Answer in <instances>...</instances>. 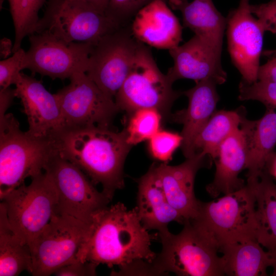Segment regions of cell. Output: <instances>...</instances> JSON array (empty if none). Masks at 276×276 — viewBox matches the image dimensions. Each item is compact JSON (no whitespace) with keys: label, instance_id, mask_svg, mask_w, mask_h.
I'll return each mask as SVG.
<instances>
[{"label":"cell","instance_id":"1","mask_svg":"<svg viewBox=\"0 0 276 276\" xmlns=\"http://www.w3.org/2000/svg\"><path fill=\"white\" fill-rule=\"evenodd\" d=\"M158 237L144 227L135 208L129 210L118 202L94 215L77 260L119 270L139 261L151 263L157 256L151 243Z\"/></svg>","mask_w":276,"mask_h":276},{"label":"cell","instance_id":"2","mask_svg":"<svg viewBox=\"0 0 276 276\" xmlns=\"http://www.w3.org/2000/svg\"><path fill=\"white\" fill-rule=\"evenodd\" d=\"M56 149L62 157L81 170L94 185L112 200L116 190L124 187L123 167L132 146L123 129L89 126L64 128L54 137Z\"/></svg>","mask_w":276,"mask_h":276},{"label":"cell","instance_id":"3","mask_svg":"<svg viewBox=\"0 0 276 276\" xmlns=\"http://www.w3.org/2000/svg\"><path fill=\"white\" fill-rule=\"evenodd\" d=\"M180 233L158 234L162 248L152 262L157 275L169 272L181 276L224 275L219 246L215 239L191 220Z\"/></svg>","mask_w":276,"mask_h":276},{"label":"cell","instance_id":"4","mask_svg":"<svg viewBox=\"0 0 276 276\" xmlns=\"http://www.w3.org/2000/svg\"><path fill=\"white\" fill-rule=\"evenodd\" d=\"M57 152L54 138L39 137L21 130L12 113L0 117V198L44 172Z\"/></svg>","mask_w":276,"mask_h":276},{"label":"cell","instance_id":"5","mask_svg":"<svg viewBox=\"0 0 276 276\" xmlns=\"http://www.w3.org/2000/svg\"><path fill=\"white\" fill-rule=\"evenodd\" d=\"M173 82L158 68L151 51L141 42L133 66L118 91L114 102L119 110L128 114L141 108H154L163 116L182 92L175 90Z\"/></svg>","mask_w":276,"mask_h":276},{"label":"cell","instance_id":"6","mask_svg":"<svg viewBox=\"0 0 276 276\" xmlns=\"http://www.w3.org/2000/svg\"><path fill=\"white\" fill-rule=\"evenodd\" d=\"M219 244L256 238L255 197L248 183L216 200L200 201L197 215L190 220Z\"/></svg>","mask_w":276,"mask_h":276},{"label":"cell","instance_id":"7","mask_svg":"<svg viewBox=\"0 0 276 276\" xmlns=\"http://www.w3.org/2000/svg\"><path fill=\"white\" fill-rule=\"evenodd\" d=\"M1 198L9 221L17 236L30 246L55 214L56 189L45 172L31 178Z\"/></svg>","mask_w":276,"mask_h":276},{"label":"cell","instance_id":"8","mask_svg":"<svg viewBox=\"0 0 276 276\" xmlns=\"http://www.w3.org/2000/svg\"><path fill=\"white\" fill-rule=\"evenodd\" d=\"M122 27L81 0H48L34 32L47 33L67 42L93 44Z\"/></svg>","mask_w":276,"mask_h":276},{"label":"cell","instance_id":"9","mask_svg":"<svg viewBox=\"0 0 276 276\" xmlns=\"http://www.w3.org/2000/svg\"><path fill=\"white\" fill-rule=\"evenodd\" d=\"M140 43L129 25L118 28L92 44L85 73L113 100L130 72Z\"/></svg>","mask_w":276,"mask_h":276},{"label":"cell","instance_id":"10","mask_svg":"<svg viewBox=\"0 0 276 276\" xmlns=\"http://www.w3.org/2000/svg\"><path fill=\"white\" fill-rule=\"evenodd\" d=\"M90 223L54 214L30 246L32 259L31 274L49 276L77 261V255L85 241Z\"/></svg>","mask_w":276,"mask_h":276},{"label":"cell","instance_id":"11","mask_svg":"<svg viewBox=\"0 0 276 276\" xmlns=\"http://www.w3.org/2000/svg\"><path fill=\"white\" fill-rule=\"evenodd\" d=\"M58 194L55 214L90 223L94 215L111 200L99 192L78 167L57 152L45 167Z\"/></svg>","mask_w":276,"mask_h":276},{"label":"cell","instance_id":"12","mask_svg":"<svg viewBox=\"0 0 276 276\" xmlns=\"http://www.w3.org/2000/svg\"><path fill=\"white\" fill-rule=\"evenodd\" d=\"M70 80L68 85L55 94L61 108L63 129L93 125L109 127L120 111L114 100L106 95L85 72L75 73Z\"/></svg>","mask_w":276,"mask_h":276},{"label":"cell","instance_id":"13","mask_svg":"<svg viewBox=\"0 0 276 276\" xmlns=\"http://www.w3.org/2000/svg\"><path fill=\"white\" fill-rule=\"evenodd\" d=\"M26 68L52 79L70 78L78 72L86 73L92 44L67 42L42 32L29 36Z\"/></svg>","mask_w":276,"mask_h":276},{"label":"cell","instance_id":"14","mask_svg":"<svg viewBox=\"0 0 276 276\" xmlns=\"http://www.w3.org/2000/svg\"><path fill=\"white\" fill-rule=\"evenodd\" d=\"M249 0H240L238 7L226 17L228 52L233 64L247 83L258 80L260 58L265 30L253 16Z\"/></svg>","mask_w":276,"mask_h":276},{"label":"cell","instance_id":"15","mask_svg":"<svg viewBox=\"0 0 276 276\" xmlns=\"http://www.w3.org/2000/svg\"><path fill=\"white\" fill-rule=\"evenodd\" d=\"M15 97L19 98L29 124L27 132L36 137L54 138L63 128L58 100L41 82L21 73L15 84Z\"/></svg>","mask_w":276,"mask_h":276},{"label":"cell","instance_id":"16","mask_svg":"<svg viewBox=\"0 0 276 276\" xmlns=\"http://www.w3.org/2000/svg\"><path fill=\"white\" fill-rule=\"evenodd\" d=\"M169 51L173 65L167 75L173 83L181 79L195 82L211 79L218 85L226 81L227 74L221 64L222 50L204 38L194 35L183 44Z\"/></svg>","mask_w":276,"mask_h":276},{"label":"cell","instance_id":"17","mask_svg":"<svg viewBox=\"0 0 276 276\" xmlns=\"http://www.w3.org/2000/svg\"><path fill=\"white\" fill-rule=\"evenodd\" d=\"M212 160L210 156L197 152L177 166L155 164L168 202L186 220L196 216L200 205L194 193L196 173L201 168L210 167Z\"/></svg>","mask_w":276,"mask_h":276},{"label":"cell","instance_id":"18","mask_svg":"<svg viewBox=\"0 0 276 276\" xmlns=\"http://www.w3.org/2000/svg\"><path fill=\"white\" fill-rule=\"evenodd\" d=\"M164 0H154L140 9L129 26L133 36L148 47L170 50L182 41V26Z\"/></svg>","mask_w":276,"mask_h":276},{"label":"cell","instance_id":"19","mask_svg":"<svg viewBox=\"0 0 276 276\" xmlns=\"http://www.w3.org/2000/svg\"><path fill=\"white\" fill-rule=\"evenodd\" d=\"M218 85L211 79L196 82L192 88L182 92L188 99L187 108L170 116L171 120L182 125L181 148L186 158L195 154L194 144L198 134L216 110L219 96Z\"/></svg>","mask_w":276,"mask_h":276},{"label":"cell","instance_id":"20","mask_svg":"<svg viewBox=\"0 0 276 276\" xmlns=\"http://www.w3.org/2000/svg\"><path fill=\"white\" fill-rule=\"evenodd\" d=\"M137 205L140 221L147 230L161 234L169 231V223L183 224L187 220L168 202L158 175L155 164L138 179Z\"/></svg>","mask_w":276,"mask_h":276},{"label":"cell","instance_id":"21","mask_svg":"<svg viewBox=\"0 0 276 276\" xmlns=\"http://www.w3.org/2000/svg\"><path fill=\"white\" fill-rule=\"evenodd\" d=\"M245 133L241 127L220 145L214 161L216 170L213 181L206 187L209 194L216 198L236 191L245 184L239 177L246 169L247 157Z\"/></svg>","mask_w":276,"mask_h":276},{"label":"cell","instance_id":"22","mask_svg":"<svg viewBox=\"0 0 276 276\" xmlns=\"http://www.w3.org/2000/svg\"><path fill=\"white\" fill-rule=\"evenodd\" d=\"M246 137L247 157V181L258 179L273 153L276 145V111L267 108L265 114L255 121L245 117L240 125Z\"/></svg>","mask_w":276,"mask_h":276},{"label":"cell","instance_id":"23","mask_svg":"<svg viewBox=\"0 0 276 276\" xmlns=\"http://www.w3.org/2000/svg\"><path fill=\"white\" fill-rule=\"evenodd\" d=\"M168 3L172 9L180 12L185 27L222 50L226 18L212 0H168Z\"/></svg>","mask_w":276,"mask_h":276},{"label":"cell","instance_id":"24","mask_svg":"<svg viewBox=\"0 0 276 276\" xmlns=\"http://www.w3.org/2000/svg\"><path fill=\"white\" fill-rule=\"evenodd\" d=\"M219 252L224 275L265 276L272 267L273 258L255 238H248L222 245Z\"/></svg>","mask_w":276,"mask_h":276},{"label":"cell","instance_id":"25","mask_svg":"<svg viewBox=\"0 0 276 276\" xmlns=\"http://www.w3.org/2000/svg\"><path fill=\"white\" fill-rule=\"evenodd\" d=\"M255 197L256 238L267 250L276 248V182L265 171L247 181Z\"/></svg>","mask_w":276,"mask_h":276},{"label":"cell","instance_id":"26","mask_svg":"<svg viewBox=\"0 0 276 276\" xmlns=\"http://www.w3.org/2000/svg\"><path fill=\"white\" fill-rule=\"evenodd\" d=\"M30 247L15 234L4 205L0 204V276H16L23 271L31 273Z\"/></svg>","mask_w":276,"mask_h":276},{"label":"cell","instance_id":"27","mask_svg":"<svg viewBox=\"0 0 276 276\" xmlns=\"http://www.w3.org/2000/svg\"><path fill=\"white\" fill-rule=\"evenodd\" d=\"M244 108L240 107L234 110H216L196 138L195 154L200 152L214 160L221 143L240 127L245 117Z\"/></svg>","mask_w":276,"mask_h":276},{"label":"cell","instance_id":"28","mask_svg":"<svg viewBox=\"0 0 276 276\" xmlns=\"http://www.w3.org/2000/svg\"><path fill=\"white\" fill-rule=\"evenodd\" d=\"M15 38L12 52L21 48L24 38L33 33L39 20L38 13L48 0H8Z\"/></svg>","mask_w":276,"mask_h":276},{"label":"cell","instance_id":"29","mask_svg":"<svg viewBox=\"0 0 276 276\" xmlns=\"http://www.w3.org/2000/svg\"><path fill=\"white\" fill-rule=\"evenodd\" d=\"M162 114L154 108H141L130 114L124 129L127 143L133 146L149 140L160 130Z\"/></svg>","mask_w":276,"mask_h":276},{"label":"cell","instance_id":"30","mask_svg":"<svg viewBox=\"0 0 276 276\" xmlns=\"http://www.w3.org/2000/svg\"><path fill=\"white\" fill-rule=\"evenodd\" d=\"M238 99L240 101L256 100L266 108L276 109V82L257 80L247 83L241 80Z\"/></svg>","mask_w":276,"mask_h":276},{"label":"cell","instance_id":"31","mask_svg":"<svg viewBox=\"0 0 276 276\" xmlns=\"http://www.w3.org/2000/svg\"><path fill=\"white\" fill-rule=\"evenodd\" d=\"M182 141L180 134L160 129L149 140V150L154 158L166 163L172 158Z\"/></svg>","mask_w":276,"mask_h":276},{"label":"cell","instance_id":"32","mask_svg":"<svg viewBox=\"0 0 276 276\" xmlns=\"http://www.w3.org/2000/svg\"><path fill=\"white\" fill-rule=\"evenodd\" d=\"M153 1L109 0L105 13L120 26H127L140 9Z\"/></svg>","mask_w":276,"mask_h":276},{"label":"cell","instance_id":"33","mask_svg":"<svg viewBox=\"0 0 276 276\" xmlns=\"http://www.w3.org/2000/svg\"><path fill=\"white\" fill-rule=\"evenodd\" d=\"M26 51L19 48L13 55L0 61V89L15 84L21 71L26 69Z\"/></svg>","mask_w":276,"mask_h":276},{"label":"cell","instance_id":"34","mask_svg":"<svg viewBox=\"0 0 276 276\" xmlns=\"http://www.w3.org/2000/svg\"><path fill=\"white\" fill-rule=\"evenodd\" d=\"M250 10L261 22L265 31L276 34V0L250 5Z\"/></svg>","mask_w":276,"mask_h":276},{"label":"cell","instance_id":"35","mask_svg":"<svg viewBox=\"0 0 276 276\" xmlns=\"http://www.w3.org/2000/svg\"><path fill=\"white\" fill-rule=\"evenodd\" d=\"M98 265L89 261H76L64 266L53 274L58 276H93Z\"/></svg>","mask_w":276,"mask_h":276},{"label":"cell","instance_id":"36","mask_svg":"<svg viewBox=\"0 0 276 276\" xmlns=\"http://www.w3.org/2000/svg\"><path fill=\"white\" fill-rule=\"evenodd\" d=\"M263 54L269 59L260 66L258 80L276 82V50L265 51Z\"/></svg>","mask_w":276,"mask_h":276},{"label":"cell","instance_id":"37","mask_svg":"<svg viewBox=\"0 0 276 276\" xmlns=\"http://www.w3.org/2000/svg\"><path fill=\"white\" fill-rule=\"evenodd\" d=\"M15 97V88L0 89V117L4 116Z\"/></svg>","mask_w":276,"mask_h":276},{"label":"cell","instance_id":"38","mask_svg":"<svg viewBox=\"0 0 276 276\" xmlns=\"http://www.w3.org/2000/svg\"><path fill=\"white\" fill-rule=\"evenodd\" d=\"M276 182V152H273L268 160L264 170Z\"/></svg>","mask_w":276,"mask_h":276},{"label":"cell","instance_id":"39","mask_svg":"<svg viewBox=\"0 0 276 276\" xmlns=\"http://www.w3.org/2000/svg\"><path fill=\"white\" fill-rule=\"evenodd\" d=\"M98 11L105 13L109 0H81Z\"/></svg>","mask_w":276,"mask_h":276},{"label":"cell","instance_id":"40","mask_svg":"<svg viewBox=\"0 0 276 276\" xmlns=\"http://www.w3.org/2000/svg\"><path fill=\"white\" fill-rule=\"evenodd\" d=\"M1 43V56L5 58L11 52H12L13 46H12L11 41L7 38L2 39Z\"/></svg>","mask_w":276,"mask_h":276},{"label":"cell","instance_id":"41","mask_svg":"<svg viewBox=\"0 0 276 276\" xmlns=\"http://www.w3.org/2000/svg\"><path fill=\"white\" fill-rule=\"evenodd\" d=\"M268 251L271 254L273 258V264L272 267L273 268V270L271 275L276 276V248Z\"/></svg>","mask_w":276,"mask_h":276}]
</instances>
